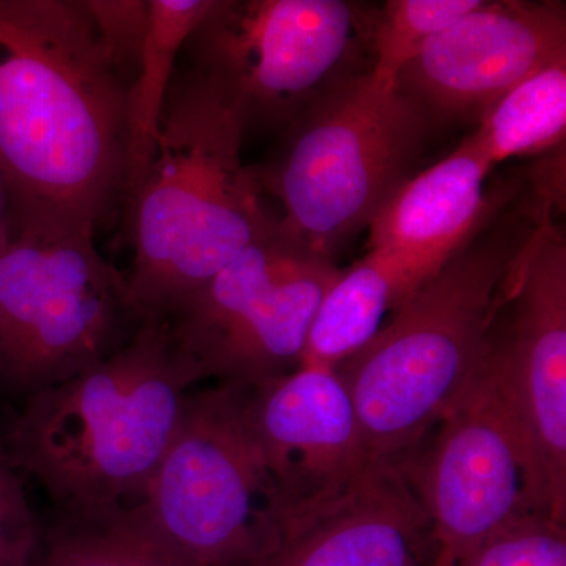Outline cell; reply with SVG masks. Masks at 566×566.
Returning a JSON list of instances; mask_svg holds the SVG:
<instances>
[{"label": "cell", "instance_id": "obj_1", "mask_svg": "<svg viewBox=\"0 0 566 566\" xmlns=\"http://www.w3.org/2000/svg\"><path fill=\"white\" fill-rule=\"evenodd\" d=\"M129 84L81 0H0V177L13 229L96 233L123 208Z\"/></svg>", "mask_w": 566, "mask_h": 566}, {"label": "cell", "instance_id": "obj_2", "mask_svg": "<svg viewBox=\"0 0 566 566\" xmlns=\"http://www.w3.org/2000/svg\"><path fill=\"white\" fill-rule=\"evenodd\" d=\"M506 200L363 349L334 368L371 463L408 461L479 371L517 264L551 214L542 196L501 212Z\"/></svg>", "mask_w": 566, "mask_h": 566}, {"label": "cell", "instance_id": "obj_3", "mask_svg": "<svg viewBox=\"0 0 566 566\" xmlns=\"http://www.w3.org/2000/svg\"><path fill=\"white\" fill-rule=\"evenodd\" d=\"M240 112L191 66L178 69L150 166L126 199L129 290L142 315L167 318L279 221L241 151Z\"/></svg>", "mask_w": 566, "mask_h": 566}, {"label": "cell", "instance_id": "obj_4", "mask_svg": "<svg viewBox=\"0 0 566 566\" xmlns=\"http://www.w3.org/2000/svg\"><path fill=\"white\" fill-rule=\"evenodd\" d=\"M197 386L167 324L145 316L109 359L25 400L7 453L40 483L54 513L136 509Z\"/></svg>", "mask_w": 566, "mask_h": 566}, {"label": "cell", "instance_id": "obj_5", "mask_svg": "<svg viewBox=\"0 0 566 566\" xmlns=\"http://www.w3.org/2000/svg\"><path fill=\"white\" fill-rule=\"evenodd\" d=\"M430 120L397 84L367 71L290 126L281 153L256 175L281 200L282 226L333 260L415 175Z\"/></svg>", "mask_w": 566, "mask_h": 566}, {"label": "cell", "instance_id": "obj_6", "mask_svg": "<svg viewBox=\"0 0 566 566\" xmlns=\"http://www.w3.org/2000/svg\"><path fill=\"white\" fill-rule=\"evenodd\" d=\"M252 387L197 386L140 510L197 566H259L281 546L289 510L252 416Z\"/></svg>", "mask_w": 566, "mask_h": 566}, {"label": "cell", "instance_id": "obj_7", "mask_svg": "<svg viewBox=\"0 0 566 566\" xmlns=\"http://www.w3.org/2000/svg\"><path fill=\"white\" fill-rule=\"evenodd\" d=\"M145 316L95 232L11 230L0 249V397L24 403L109 359Z\"/></svg>", "mask_w": 566, "mask_h": 566}, {"label": "cell", "instance_id": "obj_8", "mask_svg": "<svg viewBox=\"0 0 566 566\" xmlns=\"http://www.w3.org/2000/svg\"><path fill=\"white\" fill-rule=\"evenodd\" d=\"M376 11L345 0H214L182 52L234 104L245 133L286 132L371 71Z\"/></svg>", "mask_w": 566, "mask_h": 566}, {"label": "cell", "instance_id": "obj_9", "mask_svg": "<svg viewBox=\"0 0 566 566\" xmlns=\"http://www.w3.org/2000/svg\"><path fill=\"white\" fill-rule=\"evenodd\" d=\"M340 273L279 219L163 322L202 385L256 389L300 367L316 311Z\"/></svg>", "mask_w": 566, "mask_h": 566}, {"label": "cell", "instance_id": "obj_10", "mask_svg": "<svg viewBox=\"0 0 566 566\" xmlns=\"http://www.w3.org/2000/svg\"><path fill=\"white\" fill-rule=\"evenodd\" d=\"M405 465L433 532L431 566H458L521 517L549 516L526 441L485 357L436 427L422 463Z\"/></svg>", "mask_w": 566, "mask_h": 566}, {"label": "cell", "instance_id": "obj_11", "mask_svg": "<svg viewBox=\"0 0 566 566\" xmlns=\"http://www.w3.org/2000/svg\"><path fill=\"white\" fill-rule=\"evenodd\" d=\"M485 364L526 441L547 515L566 524V243L551 214L517 264Z\"/></svg>", "mask_w": 566, "mask_h": 566}, {"label": "cell", "instance_id": "obj_12", "mask_svg": "<svg viewBox=\"0 0 566 566\" xmlns=\"http://www.w3.org/2000/svg\"><path fill=\"white\" fill-rule=\"evenodd\" d=\"M565 59V3L483 2L428 40L395 82L431 120L482 118L521 82Z\"/></svg>", "mask_w": 566, "mask_h": 566}, {"label": "cell", "instance_id": "obj_13", "mask_svg": "<svg viewBox=\"0 0 566 566\" xmlns=\"http://www.w3.org/2000/svg\"><path fill=\"white\" fill-rule=\"evenodd\" d=\"M252 416L289 523L344 494L378 464L365 453L352 398L334 368L303 364L256 387Z\"/></svg>", "mask_w": 566, "mask_h": 566}, {"label": "cell", "instance_id": "obj_14", "mask_svg": "<svg viewBox=\"0 0 566 566\" xmlns=\"http://www.w3.org/2000/svg\"><path fill=\"white\" fill-rule=\"evenodd\" d=\"M430 520L405 463L371 465L344 494L290 521L259 566H431Z\"/></svg>", "mask_w": 566, "mask_h": 566}, {"label": "cell", "instance_id": "obj_15", "mask_svg": "<svg viewBox=\"0 0 566 566\" xmlns=\"http://www.w3.org/2000/svg\"><path fill=\"white\" fill-rule=\"evenodd\" d=\"M493 166L469 137L452 155L412 175L368 226V251L387 256L419 290L491 218L501 193L486 196Z\"/></svg>", "mask_w": 566, "mask_h": 566}, {"label": "cell", "instance_id": "obj_16", "mask_svg": "<svg viewBox=\"0 0 566 566\" xmlns=\"http://www.w3.org/2000/svg\"><path fill=\"white\" fill-rule=\"evenodd\" d=\"M416 293L387 256L368 251L342 270L316 311L301 365L335 368L378 334L386 316Z\"/></svg>", "mask_w": 566, "mask_h": 566}, {"label": "cell", "instance_id": "obj_17", "mask_svg": "<svg viewBox=\"0 0 566 566\" xmlns=\"http://www.w3.org/2000/svg\"><path fill=\"white\" fill-rule=\"evenodd\" d=\"M212 6L214 0H148L147 33L126 102L128 180L125 202L150 166L180 52Z\"/></svg>", "mask_w": 566, "mask_h": 566}, {"label": "cell", "instance_id": "obj_18", "mask_svg": "<svg viewBox=\"0 0 566 566\" xmlns=\"http://www.w3.org/2000/svg\"><path fill=\"white\" fill-rule=\"evenodd\" d=\"M29 566H197L166 545L140 506L80 516L52 512Z\"/></svg>", "mask_w": 566, "mask_h": 566}, {"label": "cell", "instance_id": "obj_19", "mask_svg": "<svg viewBox=\"0 0 566 566\" xmlns=\"http://www.w3.org/2000/svg\"><path fill=\"white\" fill-rule=\"evenodd\" d=\"M566 59L521 82L482 117L472 134L491 166L564 147Z\"/></svg>", "mask_w": 566, "mask_h": 566}, {"label": "cell", "instance_id": "obj_20", "mask_svg": "<svg viewBox=\"0 0 566 566\" xmlns=\"http://www.w3.org/2000/svg\"><path fill=\"white\" fill-rule=\"evenodd\" d=\"M483 0H389L376 11L371 52L376 80L397 84L401 69L436 33L482 6Z\"/></svg>", "mask_w": 566, "mask_h": 566}, {"label": "cell", "instance_id": "obj_21", "mask_svg": "<svg viewBox=\"0 0 566 566\" xmlns=\"http://www.w3.org/2000/svg\"><path fill=\"white\" fill-rule=\"evenodd\" d=\"M458 566H566V528L535 513L488 538Z\"/></svg>", "mask_w": 566, "mask_h": 566}, {"label": "cell", "instance_id": "obj_22", "mask_svg": "<svg viewBox=\"0 0 566 566\" xmlns=\"http://www.w3.org/2000/svg\"><path fill=\"white\" fill-rule=\"evenodd\" d=\"M112 59L129 81L139 63L148 25V0H81Z\"/></svg>", "mask_w": 566, "mask_h": 566}, {"label": "cell", "instance_id": "obj_23", "mask_svg": "<svg viewBox=\"0 0 566 566\" xmlns=\"http://www.w3.org/2000/svg\"><path fill=\"white\" fill-rule=\"evenodd\" d=\"M17 472L0 442V566H29L39 542L40 531Z\"/></svg>", "mask_w": 566, "mask_h": 566}, {"label": "cell", "instance_id": "obj_24", "mask_svg": "<svg viewBox=\"0 0 566 566\" xmlns=\"http://www.w3.org/2000/svg\"><path fill=\"white\" fill-rule=\"evenodd\" d=\"M11 230H13V226H11L9 193H7L6 185L0 177V249L10 240Z\"/></svg>", "mask_w": 566, "mask_h": 566}]
</instances>
